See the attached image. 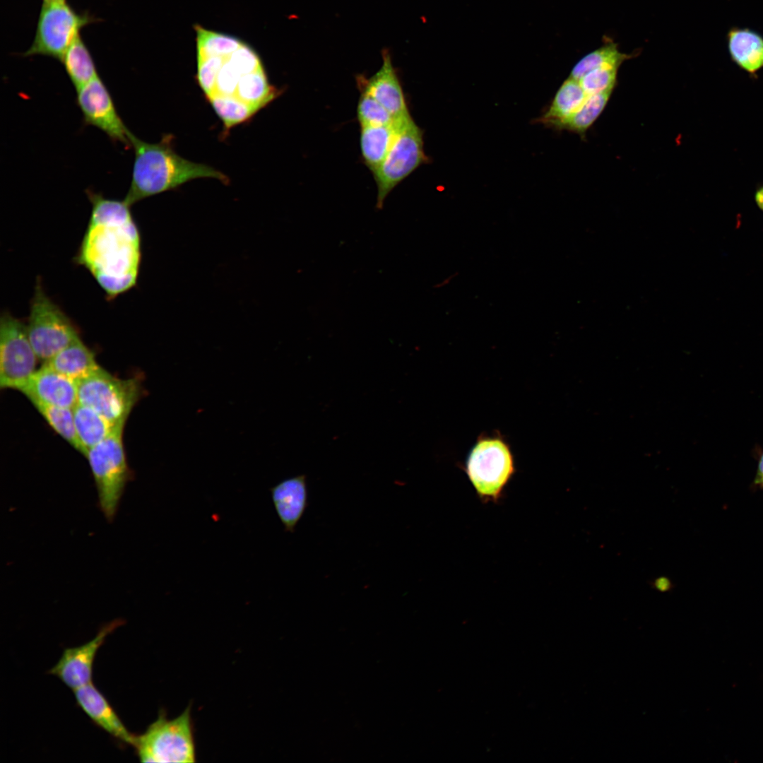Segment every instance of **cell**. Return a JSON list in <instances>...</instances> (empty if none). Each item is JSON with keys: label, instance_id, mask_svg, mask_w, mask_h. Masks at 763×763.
Returning a JSON list of instances; mask_svg holds the SVG:
<instances>
[{"label": "cell", "instance_id": "6da1fadb", "mask_svg": "<svg viewBox=\"0 0 763 763\" xmlns=\"http://www.w3.org/2000/svg\"><path fill=\"white\" fill-rule=\"evenodd\" d=\"M92 208L75 261L87 268L109 300L133 288L141 260V235L131 206L86 191Z\"/></svg>", "mask_w": 763, "mask_h": 763}, {"label": "cell", "instance_id": "7a4b0ae2", "mask_svg": "<svg viewBox=\"0 0 763 763\" xmlns=\"http://www.w3.org/2000/svg\"><path fill=\"white\" fill-rule=\"evenodd\" d=\"M173 136L164 135L158 143H148L132 133L134 151L131 180L124 200L130 205L149 196L174 189L191 179L216 178L225 184L228 177L213 167L189 161L173 148Z\"/></svg>", "mask_w": 763, "mask_h": 763}, {"label": "cell", "instance_id": "3957f363", "mask_svg": "<svg viewBox=\"0 0 763 763\" xmlns=\"http://www.w3.org/2000/svg\"><path fill=\"white\" fill-rule=\"evenodd\" d=\"M463 469L482 502H498L516 472L509 442L499 431L482 433L470 449Z\"/></svg>", "mask_w": 763, "mask_h": 763}, {"label": "cell", "instance_id": "277c9868", "mask_svg": "<svg viewBox=\"0 0 763 763\" xmlns=\"http://www.w3.org/2000/svg\"><path fill=\"white\" fill-rule=\"evenodd\" d=\"M142 762H195L196 744L189 705L177 717L168 719L161 710L157 719L140 735L134 745Z\"/></svg>", "mask_w": 763, "mask_h": 763}, {"label": "cell", "instance_id": "5b68a950", "mask_svg": "<svg viewBox=\"0 0 763 763\" xmlns=\"http://www.w3.org/2000/svg\"><path fill=\"white\" fill-rule=\"evenodd\" d=\"M124 425H118L108 437L85 455L95 483L100 508L108 521L114 520L126 485L132 475L123 443Z\"/></svg>", "mask_w": 763, "mask_h": 763}, {"label": "cell", "instance_id": "8992f818", "mask_svg": "<svg viewBox=\"0 0 763 763\" xmlns=\"http://www.w3.org/2000/svg\"><path fill=\"white\" fill-rule=\"evenodd\" d=\"M77 384L78 403L93 409L114 426L126 423L143 391L141 377L121 379L103 368Z\"/></svg>", "mask_w": 763, "mask_h": 763}, {"label": "cell", "instance_id": "52a82bcc", "mask_svg": "<svg viewBox=\"0 0 763 763\" xmlns=\"http://www.w3.org/2000/svg\"><path fill=\"white\" fill-rule=\"evenodd\" d=\"M26 329L38 360L44 363L80 337L76 324L47 296L39 281L30 302Z\"/></svg>", "mask_w": 763, "mask_h": 763}, {"label": "cell", "instance_id": "ba28073f", "mask_svg": "<svg viewBox=\"0 0 763 763\" xmlns=\"http://www.w3.org/2000/svg\"><path fill=\"white\" fill-rule=\"evenodd\" d=\"M423 131L411 116L399 119L396 136L385 159L373 173L377 184L376 208H383L389 194L420 165L427 162Z\"/></svg>", "mask_w": 763, "mask_h": 763}, {"label": "cell", "instance_id": "9c48e42d", "mask_svg": "<svg viewBox=\"0 0 763 763\" xmlns=\"http://www.w3.org/2000/svg\"><path fill=\"white\" fill-rule=\"evenodd\" d=\"M94 20L87 13H77L66 0H43L33 42L23 55L40 54L61 61L80 30Z\"/></svg>", "mask_w": 763, "mask_h": 763}, {"label": "cell", "instance_id": "30bf717a", "mask_svg": "<svg viewBox=\"0 0 763 763\" xmlns=\"http://www.w3.org/2000/svg\"><path fill=\"white\" fill-rule=\"evenodd\" d=\"M38 357L26 324L8 312L0 319V386L20 391L37 370Z\"/></svg>", "mask_w": 763, "mask_h": 763}, {"label": "cell", "instance_id": "8fae6325", "mask_svg": "<svg viewBox=\"0 0 763 763\" xmlns=\"http://www.w3.org/2000/svg\"><path fill=\"white\" fill-rule=\"evenodd\" d=\"M76 102L86 124L93 126L114 142L131 146V132L117 111L106 85L99 77L76 90Z\"/></svg>", "mask_w": 763, "mask_h": 763}, {"label": "cell", "instance_id": "7c38bea8", "mask_svg": "<svg viewBox=\"0 0 763 763\" xmlns=\"http://www.w3.org/2000/svg\"><path fill=\"white\" fill-rule=\"evenodd\" d=\"M124 623V620L116 619L102 626L89 641L65 649L58 662L48 673L57 676L73 690L91 682L93 663L99 649L106 637Z\"/></svg>", "mask_w": 763, "mask_h": 763}, {"label": "cell", "instance_id": "4fadbf2b", "mask_svg": "<svg viewBox=\"0 0 763 763\" xmlns=\"http://www.w3.org/2000/svg\"><path fill=\"white\" fill-rule=\"evenodd\" d=\"M382 64L372 76H356L357 86L379 102L393 117L394 121L410 116L397 69L394 67L390 51L382 50Z\"/></svg>", "mask_w": 763, "mask_h": 763}, {"label": "cell", "instance_id": "5bb4252c", "mask_svg": "<svg viewBox=\"0 0 763 763\" xmlns=\"http://www.w3.org/2000/svg\"><path fill=\"white\" fill-rule=\"evenodd\" d=\"M31 403L73 408L78 403V384L48 365L37 369L20 391Z\"/></svg>", "mask_w": 763, "mask_h": 763}, {"label": "cell", "instance_id": "9a60e30c", "mask_svg": "<svg viewBox=\"0 0 763 763\" xmlns=\"http://www.w3.org/2000/svg\"><path fill=\"white\" fill-rule=\"evenodd\" d=\"M73 692L78 706L97 726L120 743L134 747L136 735L128 730L108 700L92 682Z\"/></svg>", "mask_w": 763, "mask_h": 763}, {"label": "cell", "instance_id": "2e32d148", "mask_svg": "<svg viewBox=\"0 0 763 763\" xmlns=\"http://www.w3.org/2000/svg\"><path fill=\"white\" fill-rule=\"evenodd\" d=\"M272 501L285 531L293 533L308 507L305 475L286 478L270 488Z\"/></svg>", "mask_w": 763, "mask_h": 763}, {"label": "cell", "instance_id": "e0dca14e", "mask_svg": "<svg viewBox=\"0 0 763 763\" xmlns=\"http://www.w3.org/2000/svg\"><path fill=\"white\" fill-rule=\"evenodd\" d=\"M44 364L78 382L100 371L95 353L80 337Z\"/></svg>", "mask_w": 763, "mask_h": 763}, {"label": "cell", "instance_id": "ac0fdd59", "mask_svg": "<svg viewBox=\"0 0 763 763\" xmlns=\"http://www.w3.org/2000/svg\"><path fill=\"white\" fill-rule=\"evenodd\" d=\"M727 45L732 61L741 69L755 75L763 68V37L747 28H732L727 33Z\"/></svg>", "mask_w": 763, "mask_h": 763}, {"label": "cell", "instance_id": "d6986e66", "mask_svg": "<svg viewBox=\"0 0 763 763\" xmlns=\"http://www.w3.org/2000/svg\"><path fill=\"white\" fill-rule=\"evenodd\" d=\"M73 412L80 453L84 456L90 449L108 437L118 426L113 425L93 409L78 403Z\"/></svg>", "mask_w": 763, "mask_h": 763}, {"label": "cell", "instance_id": "ffe728a7", "mask_svg": "<svg viewBox=\"0 0 763 763\" xmlns=\"http://www.w3.org/2000/svg\"><path fill=\"white\" fill-rule=\"evenodd\" d=\"M398 120L391 125L360 126V146L362 159L374 173L385 159L396 134Z\"/></svg>", "mask_w": 763, "mask_h": 763}, {"label": "cell", "instance_id": "44dd1931", "mask_svg": "<svg viewBox=\"0 0 763 763\" xmlns=\"http://www.w3.org/2000/svg\"><path fill=\"white\" fill-rule=\"evenodd\" d=\"M587 97L579 81L569 77L557 91L542 120L556 127L579 110Z\"/></svg>", "mask_w": 763, "mask_h": 763}, {"label": "cell", "instance_id": "7402d4cb", "mask_svg": "<svg viewBox=\"0 0 763 763\" xmlns=\"http://www.w3.org/2000/svg\"><path fill=\"white\" fill-rule=\"evenodd\" d=\"M61 61L76 90L98 76L93 57L80 35L66 49Z\"/></svg>", "mask_w": 763, "mask_h": 763}, {"label": "cell", "instance_id": "603a6c76", "mask_svg": "<svg viewBox=\"0 0 763 763\" xmlns=\"http://www.w3.org/2000/svg\"><path fill=\"white\" fill-rule=\"evenodd\" d=\"M281 93L271 85L264 68L244 75L239 80L233 97L259 110Z\"/></svg>", "mask_w": 763, "mask_h": 763}, {"label": "cell", "instance_id": "cb8c5ba5", "mask_svg": "<svg viewBox=\"0 0 763 763\" xmlns=\"http://www.w3.org/2000/svg\"><path fill=\"white\" fill-rule=\"evenodd\" d=\"M611 93L605 92L588 95L581 107L556 128L569 130L584 137L605 109Z\"/></svg>", "mask_w": 763, "mask_h": 763}, {"label": "cell", "instance_id": "d4e9b609", "mask_svg": "<svg viewBox=\"0 0 763 763\" xmlns=\"http://www.w3.org/2000/svg\"><path fill=\"white\" fill-rule=\"evenodd\" d=\"M632 57V54L620 52L617 45L609 41L578 61L569 77L579 81L584 74L594 69L607 65L620 67L625 61Z\"/></svg>", "mask_w": 763, "mask_h": 763}, {"label": "cell", "instance_id": "484cf974", "mask_svg": "<svg viewBox=\"0 0 763 763\" xmlns=\"http://www.w3.org/2000/svg\"><path fill=\"white\" fill-rule=\"evenodd\" d=\"M52 429L80 452L76 437L73 408L32 403Z\"/></svg>", "mask_w": 763, "mask_h": 763}, {"label": "cell", "instance_id": "4316f807", "mask_svg": "<svg viewBox=\"0 0 763 763\" xmlns=\"http://www.w3.org/2000/svg\"><path fill=\"white\" fill-rule=\"evenodd\" d=\"M206 98L223 121L227 131L249 120L258 112L253 107L232 96L212 95Z\"/></svg>", "mask_w": 763, "mask_h": 763}, {"label": "cell", "instance_id": "83f0119b", "mask_svg": "<svg viewBox=\"0 0 763 763\" xmlns=\"http://www.w3.org/2000/svg\"><path fill=\"white\" fill-rule=\"evenodd\" d=\"M194 28L196 31L197 57L230 54L244 42L235 36L208 30L199 25H195Z\"/></svg>", "mask_w": 763, "mask_h": 763}, {"label": "cell", "instance_id": "f1b7e54d", "mask_svg": "<svg viewBox=\"0 0 763 763\" xmlns=\"http://www.w3.org/2000/svg\"><path fill=\"white\" fill-rule=\"evenodd\" d=\"M618 69L610 65L594 69L584 74L579 82L588 96L613 92L617 84Z\"/></svg>", "mask_w": 763, "mask_h": 763}, {"label": "cell", "instance_id": "f546056e", "mask_svg": "<svg viewBox=\"0 0 763 763\" xmlns=\"http://www.w3.org/2000/svg\"><path fill=\"white\" fill-rule=\"evenodd\" d=\"M357 117L360 126H386L394 122L390 113L374 97L364 92H360Z\"/></svg>", "mask_w": 763, "mask_h": 763}, {"label": "cell", "instance_id": "4dcf8cb0", "mask_svg": "<svg viewBox=\"0 0 763 763\" xmlns=\"http://www.w3.org/2000/svg\"><path fill=\"white\" fill-rule=\"evenodd\" d=\"M755 201L758 208L763 211V186L757 189L755 194Z\"/></svg>", "mask_w": 763, "mask_h": 763}, {"label": "cell", "instance_id": "1f68e13d", "mask_svg": "<svg viewBox=\"0 0 763 763\" xmlns=\"http://www.w3.org/2000/svg\"><path fill=\"white\" fill-rule=\"evenodd\" d=\"M763 476V451L759 454L757 460V470L755 478Z\"/></svg>", "mask_w": 763, "mask_h": 763}, {"label": "cell", "instance_id": "d6a6232c", "mask_svg": "<svg viewBox=\"0 0 763 763\" xmlns=\"http://www.w3.org/2000/svg\"><path fill=\"white\" fill-rule=\"evenodd\" d=\"M451 278H453L452 276L447 277L445 280H444L442 283H440L437 285V287H441V286H444V285H447L451 281Z\"/></svg>", "mask_w": 763, "mask_h": 763}, {"label": "cell", "instance_id": "836d02e7", "mask_svg": "<svg viewBox=\"0 0 763 763\" xmlns=\"http://www.w3.org/2000/svg\"><path fill=\"white\" fill-rule=\"evenodd\" d=\"M754 482L755 484H756L757 485L763 487V476L758 478H755Z\"/></svg>", "mask_w": 763, "mask_h": 763}]
</instances>
